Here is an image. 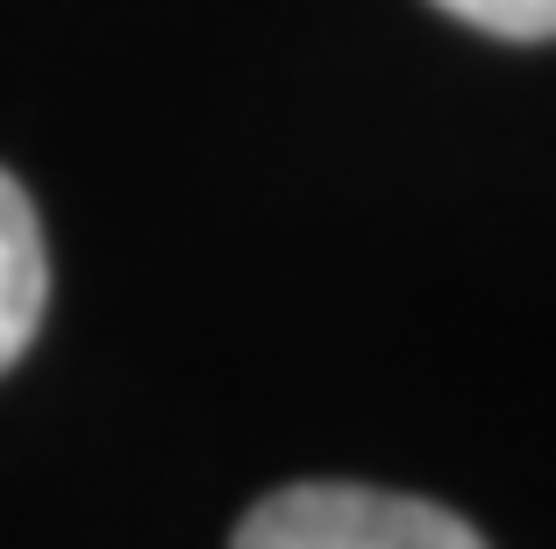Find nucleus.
Wrapping results in <instances>:
<instances>
[{
	"instance_id": "obj_1",
	"label": "nucleus",
	"mask_w": 556,
	"mask_h": 549,
	"mask_svg": "<svg viewBox=\"0 0 556 549\" xmlns=\"http://www.w3.org/2000/svg\"><path fill=\"white\" fill-rule=\"evenodd\" d=\"M236 549H485V535L414 492L321 478L257 500L236 528Z\"/></svg>"
},
{
	"instance_id": "obj_2",
	"label": "nucleus",
	"mask_w": 556,
	"mask_h": 549,
	"mask_svg": "<svg viewBox=\"0 0 556 549\" xmlns=\"http://www.w3.org/2000/svg\"><path fill=\"white\" fill-rule=\"evenodd\" d=\"M50 300V258H43V228H36V208L15 178L0 172V372L15 364L36 342V322H43Z\"/></svg>"
},
{
	"instance_id": "obj_3",
	"label": "nucleus",
	"mask_w": 556,
	"mask_h": 549,
	"mask_svg": "<svg viewBox=\"0 0 556 549\" xmlns=\"http://www.w3.org/2000/svg\"><path fill=\"white\" fill-rule=\"evenodd\" d=\"M435 8L485 36H507V43H549L556 36V0H435Z\"/></svg>"
}]
</instances>
